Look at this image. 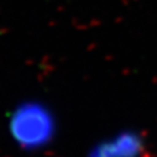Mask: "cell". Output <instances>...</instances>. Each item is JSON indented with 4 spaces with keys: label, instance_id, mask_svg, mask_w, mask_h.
I'll return each mask as SVG.
<instances>
[{
    "label": "cell",
    "instance_id": "cell-1",
    "mask_svg": "<svg viewBox=\"0 0 157 157\" xmlns=\"http://www.w3.org/2000/svg\"><path fill=\"white\" fill-rule=\"evenodd\" d=\"M142 152V142L136 136L126 135L104 146L98 151V157H139Z\"/></svg>",
    "mask_w": 157,
    "mask_h": 157
}]
</instances>
